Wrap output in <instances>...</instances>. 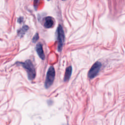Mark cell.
Returning a JSON list of instances; mask_svg holds the SVG:
<instances>
[{
  "label": "cell",
  "instance_id": "9c48e42d",
  "mask_svg": "<svg viewBox=\"0 0 125 125\" xmlns=\"http://www.w3.org/2000/svg\"><path fill=\"white\" fill-rule=\"evenodd\" d=\"M39 36L38 33H36L32 38V42L34 43H35L39 39Z\"/></svg>",
  "mask_w": 125,
  "mask_h": 125
},
{
  "label": "cell",
  "instance_id": "3957f363",
  "mask_svg": "<svg viewBox=\"0 0 125 125\" xmlns=\"http://www.w3.org/2000/svg\"><path fill=\"white\" fill-rule=\"evenodd\" d=\"M57 39H58V50L61 52L64 41V33L62 27L61 25H59L57 28Z\"/></svg>",
  "mask_w": 125,
  "mask_h": 125
},
{
  "label": "cell",
  "instance_id": "8fae6325",
  "mask_svg": "<svg viewBox=\"0 0 125 125\" xmlns=\"http://www.w3.org/2000/svg\"><path fill=\"white\" fill-rule=\"evenodd\" d=\"M23 19L22 17H20V18H19L18 19V21L19 23H21V22L23 21Z\"/></svg>",
  "mask_w": 125,
  "mask_h": 125
},
{
  "label": "cell",
  "instance_id": "277c9868",
  "mask_svg": "<svg viewBox=\"0 0 125 125\" xmlns=\"http://www.w3.org/2000/svg\"><path fill=\"white\" fill-rule=\"evenodd\" d=\"M101 66L102 63L100 62H95L92 65L88 72V77L90 79L95 78L98 74Z\"/></svg>",
  "mask_w": 125,
  "mask_h": 125
},
{
  "label": "cell",
  "instance_id": "8992f818",
  "mask_svg": "<svg viewBox=\"0 0 125 125\" xmlns=\"http://www.w3.org/2000/svg\"><path fill=\"white\" fill-rule=\"evenodd\" d=\"M36 50L37 51V53L39 56V57L42 60H44L45 59V55L43 52V50L42 48V46L41 43H38L36 45Z\"/></svg>",
  "mask_w": 125,
  "mask_h": 125
},
{
  "label": "cell",
  "instance_id": "7c38bea8",
  "mask_svg": "<svg viewBox=\"0 0 125 125\" xmlns=\"http://www.w3.org/2000/svg\"></svg>",
  "mask_w": 125,
  "mask_h": 125
},
{
  "label": "cell",
  "instance_id": "30bf717a",
  "mask_svg": "<svg viewBox=\"0 0 125 125\" xmlns=\"http://www.w3.org/2000/svg\"><path fill=\"white\" fill-rule=\"evenodd\" d=\"M40 0H33V1H34V6H35V7H36V6L37 5V4H38V3H39V2Z\"/></svg>",
  "mask_w": 125,
  "mask_h": 125
},
{
  "label": "cell",
  "instance_id": "ba28073f",
  "mask_svg": "<svg viewBox=\"0 0 125 125\" xmlns=\"http://www.w3.org/2000/svg\"><path fill=\"white\" fill-rule=\"evenodd\" d=\"M28 26H27V25H24L23 26L21 29H20V30H19L18 31V35L19 36H22L25 33V32L28 30Z\"/></svg>",
  "mask_w": 125,
  "mask_h": 125
},
{
  "label": "cell",
  "instance_id": "5b68a950",
  "mask_svg": "<svg viewBox=\"0 0 125 125\" xmlns=\"http://www.w3.org/2000/svg\"><path fill=\"white\" fill-rule=\"evenodd\" d=\"M54 24L53 19L51 17H46L43 20V25L46 28H51Z\"/></svg>",
  "mask_w": 125,
  "mask_h": 125
},
{
  "label": "cell",
  "instance_id": "4fadbf2b",
  "mask_svg": "<svg viewBox=\"0 0 125 125\" xmlns=\"http://www.w3.org/2000/svg\"></svg>",
  "mask_w": 125,
  "mask_h": 125
},
{
  "label": "cell",
  "instance_id": "6da1fadb",
  "mask_svg": "<svg viewBox=\"0 0 125 125\" xmlns=\"http://www.w3.org/2000/svg\"><path fill=\"white\" fill-rule=\"evenodd\" d=\"M26 70L28 79L33 80L36 77V70L32 62L30 60H27L24 62H18Z\"/></svg>",
  "mask_w": 125,
  "mask_h": 125
},
{
  "label": "cell",
  "instance_id": "7a4b0ae2",
  "mask_svg": "<svg viewBox=\"0 0 125 125\" xmlns=\"http://www.w3.org/2000/svg\"><path fill=\"white\" fill-rule=\"evenodd\" d=\"M55 77V71L53 66H51L48 68L45 78L44 85L46 88H49L53 83Z\"/></svg>",
  "mask_w": 125,
  "mask_h": 125
},
{
  "label": "cell",
  "instance_id": "52a82bcc",
  "mask_svg": "<svg viewBox=\"0 0 125 125\" xmlns=\"http://www.w3.org/2000/svg\"><path fill=\"white\" fill-rule=\"evenodd\" d=\"M72 68L71 66H69L66 68L64 76L63 78V80L64 82H67L69 80L72 74Z\"/></svg>",
  "mask_w": 125,
  "mask_h": 125
}]
</instances>
